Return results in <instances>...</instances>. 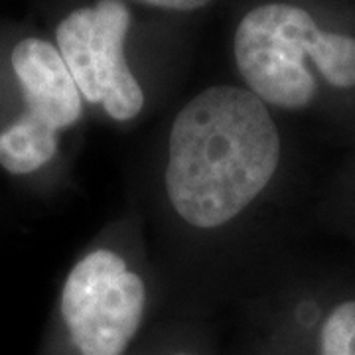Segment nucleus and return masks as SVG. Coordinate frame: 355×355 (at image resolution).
<instances>
[{"label": "nucleus", "instance_id": "obj_1", "mask_svg": "<svg viewBox=\"0 0 355 355\" xmlns=\"http://www.w3.org/2000/svg\"><path fill=\"white\" fill-rule=\"evenodd\" d=\"M279 162V128L265 103L233 85L205 89L172 125L168 200L191 227H221L265 190Z\"/></svg>", "mask_w": 355, "mask_h": 355}, {"label": "nucleus", "instance_id": "obj_2", "mask_svg": "<svg viewBox=\"0 0 355 355\" xmlns=\"http://www.w3.org/2000/svg\"><path fill=\"white\" fill-rule=\"evenodd\" d=\"M306 58L330 85L355 87V38L320 30L304 8L261 4L235 32L239 73L263 103L280 109H304L312 103L318 87Z\"/></svg>", "mask_w": 355, "mask_h": 355}, {"label": "nucleus", "instance_id": "obj_3", "mask_svg": "<svg viewBox=\"0 0 355 355\" xmlns=\"http://www.w3.org/2000/svg\"><path fill=\"white\" fill-rule=\"evenodd\" d=\"M144 282L113 251L85 254L65 280L62 316L81 355H121L139 330Z\"/></svg>", "mask_w": 355, "mask_h": 355}, {"label": "nucleus", "instance_id": "obj_4", "mask_svg": "<svg viewBox=\"0 0 355 355\" xmlns=\"http://www.w3.org/2000/svg\"><path fill=\"white\" fill-rule=\"evenodd\" d=\"M130 14L121 0H99L62 20L58 50L76 79L81 97L101 103L114 121H130L142 111L144 93L125 58Z\"/></svg>", "mask_w": 355, "mask_h": 355}, {"label": "nucleus", "instance_id": "obj_5", "mask_svg": "<svg viewBox=\"0 0 355 355\" xmlns=\"http://www.w3.org/2000/svg\"><path fill=\"white\" fill-rule=\"evenodd\" d=\"M12 67L26 99V116L51 130L73 125L81 114V93L58 48L40 38L22 40Z\"/></svg>", "mask_w": 355, "mask_h": 355}, {"label": "nucleus", "instance_id": "obj_6", "mask_svg": "<svg viewBox=\"0 0 355 355\" xmlns=\"http://www.w3.org/2000/svg\"><path fill=\"white\" fill-rule=\"evenodd\" d=\"M58 150V132L22 114L0 135V164L22 176L50 162Z\"/></svg>", "mask_w": 355, "mask_h": 355}, {"label": "nucleus", "instance_id": "obj_7", "mask_svg": "<svg viewBox=\"0 0 355 355\" xmlns=\"http://www.w3.org/2000/svg\"><path fill=\"white\" fill-rule=\"evenodd\" d=\"M320 355H355V300L331 310L320 334Z\"/></svg>", "mask_w": 355, "mask_h": 355}, {"label": "nucleus", "instance_id": "obj_8", "mask_svg": "<svg viewBox=\"0 0 355 355\" xmlns=\"http://www.w3.org/2000/svg\"><path fill=\"white\" fill-rule=\"evenodd\" d=\"M150 6L158 8H168V10H180V12H188V10H198L203 8L205 4H209L211 0H139Z\"/></svg>", "mask_w": 355, "mask_h": 355}, {"label": "nucleus", "instance_id": "obj_9", "mask_svg": "<svg viewBox=\"0 0 355 355\" xmlns=\"http://www.w3.org/2000/svg\"><path fill=\"white\" fill-rule=\"evenodd\" d=\"M176 355H188V354H176Z\"/></svg>", "mask_w": 355, "mask_h": 355}]
</instances>
